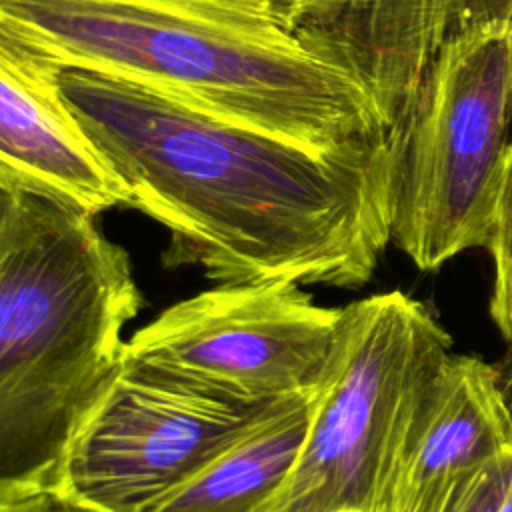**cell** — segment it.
<instances>
[{
    "label": "cell",
    "instance_id": "cell-1",
    "mask_svg": "<svg viewBox=\"0 0 512 512\" xmlns=\"http://www.w3.org/2000/svg\"><path fill=\"white\" fill-rule=\"evenodd\" d=\"M60 84L130 206L170 232L168 268L356 290L392 242L382 142L318 154L114 76L64 68Z\"/></svg>",
    "mask_w": 512,
    "mask_h": 512
},
{
    "label": "cell",
    "instance_id": "cell-2",
    "mask_svg": "<svg viewBox=\"0 0 512 512\" xmlns=\"http://www.w3.org/2000/svg\"><path fill=\"white\" fill-rule=\"evenodd\" d=\"M306 0H0V34L318 154L382 142L364 86L300 30Z\"/></svg>",
    "mask_w": 512,
    "mask_h": 512
},
{
    "label": "cell",
    "instance_id": "cell-3",
    "mask_svg": "<svg viewBox=\"0 0 512 512\" xmlns=\"http://www.w3.org/2000/svg\"><path fill=\"white\" fill-rule=\"evenodd\" d=\"M142 304L96 214L0 180V488L50 486Z\"/></svg>",
    "mask_w": 512,
    "mask_h": 512
},
{
    "label": "cell",
    "instance_id": "cell-4",
    "mask_svg": "<svg viewBox=\"0 0 512 512\" xmlns=\"http://www.w3.org/2000/svg\"><path fill=\"white\" fill-rule=\"evenodd\" d=\"M432 28L352 58L382 120L392 242L434 272L490 240L512 142V22H460L428 0Z\"/></svg>",
    "mask_w": 512,
    "mask_h": 512
},
{
    "label": "cell",
    "instance_id": "cell-5",
    "mask_svg": "<svg viewBox=\"0 0 512 512\" xmlns=\"http://www.w3.org/2000/svg\"><path fill=\"white\" fill-rule=\"evenodd\" d=\"M450 354V334L406 292L342 306L302 446L254 512H388Z\"/></svg>",
    "mask_w": 512,
    "mask_h": 512
},
{
    "label": "cell",
    "instance_id": "cell-6",
    "mask_svg": "<svg viewBox=\"0 0 512 512\" xmlns=\"http://www.w3.org/2000/svg\"><path fill=\"white\" fill-rule=\"evenodd\" d=\"M292 398H228L124 358L76 422L50 486L98 512H150Z\"/></svg>",
    "mask_w": 512,
    "mask_h": 512
},
{
    "label": "cell",
    "instance_id": "cell-7",
    "mask_svg": "<svg viewBox=\"0 0 512 512\" xmlns=\"http://www.w3.org/2000/svg\"><path fill=\"white\" fill-rule=\"evenodd\" d=\"M340 318L296 282L216 284L136 330L124 358L220 396L282 400L318 386Z\"/></svg>",
    "mask_w": 512,
    "mask_h": 512
},
{
    "label": "cell",
    "instance_id": "cell-8",
    "mask_svg": "<svg viewBox=\"0 0 512 512\" xmlns=\"http://www.w3.org/2000/svg\"><path fill=\"white\" fill-rule=\"evenodd\" d=\"M64 68L0 34V180L92 214L130 194L62 92Z\"/></svg>",
    "mask_w": 512,
    "mask_h": 512
},
{
    "label": "cell",
    "instance_id": "cell-9",
    "mask_svg": "<svg viewBox=\"0 0 512 512\" xmlns=\"http://www.w3.org/2000/svg\"><path fill=\"white\" fill-rule=\"evenodd\" d=\"M512 442V390L496 364L450 354L434 382L388 512H438L452 490Z\"/></svg>",
    "mask_w": 512,
    "mask_h": 512
},
{
    "label": "cell",
    "instance_id": "cell-10",
    "mask_svg": "<svg viewBox=\"0 0 512 512\" xmlns=\"http://www.w3.org/2000/svg\"><path fill=\"white\" fill-rule=\"evenodd\" d=\"M314 390L288 400L262 426L162 498L150 512H254L282 482L302 446Z\"/></svg>",
    "mask_w": 512,
    "mask_h": 512
},
{
    "label": "cell",
    "instance_id": "cell-11",
    "mask_svg": "<svg viewBox=\"0 0 512 512\" xmlns=\"http://www.w3.org/2000/svg\"><path fill=\"white\" fill-rule=\"evenodd\" d=\"M486 250L490 252L494 262V282L488 312L502 340L508 344V384L512 390V142L500 178L494 220Z\"/></svg>",
    "mask_w": 512,
    "mask_h": 512
},
{
    "label": "cell",
    "instance_id": "cell-12",
    "mask_svg": "<svg viewBox=\"0 0 512 512\" xmlns=\"http://www.w3.org/2000/svg\"><path fill=\"white\" fill-rule=\"evenodd\" d=\"M512 480V442L468 474L438 512H496Z\"/></svg>",
    "mask_w": 512,
    "mask_h": 512
},
{
    "label": "cell",
    "instance_id": "cell-13",
    "mask_svg": "<svg viewBox=\"0 0 512 512\" xmlns=\"http://www.w3.org/2000/svg\"><path fill=\"white\" fill-rule=\"evenodd\" d=\"M0 512H98L80 504L54 486L0 488Z\"/></svg>",
    "mask_w": 512,
    "mask_h": 512
},
{
    "label": "cell",
    "instance_id": "cell-14",
    "mask_svg": "<svg viewBox=\"0 0 512 512\" xmlns=\"http://www.w3.org/2000/svg\"><path fill=\"white\" fill-rule=\"evenodd\" d=\"M308 2V10L312 8H318V6H324V4H332V2H338V0H306Z\"/></svg>",
    "mask_w": 512,
    "mask_h": 512
}]
</instances>
